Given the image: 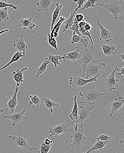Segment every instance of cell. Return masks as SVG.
Here are the masks:
<instances>
[{
    "label": "cell",
    "instance_id": "cell-1",
    "mask_svg": "<svg viewBox=\"0 0 124 153\" xmlns=\"http://www.w3.org/2000/svg\"><path fill=\"white\" fill-rule=\"evenodd\" d=\"M75 123L76 122L72 120H68L66 122L57 124L49 128V132L50 134L48 139L53 136L59 137V135L62 134H67L71 132L73 133L76 131Z\"/></svg>",
    "mask_w": 124,
    "mask_h": 153
},
{
    "label": "cell",
    "instance_id": "cell-4",
    "mask_svg": "<svg viewBox=\"0 0 124 153\" xmlns=\"http://www.w3.org/2000/svg\"><path fill=\"white\" fill-rule=\"evenodd\" d=\"M79 47L81 53V56L80 59L76 61V62L80 64L81 66L80 71H82L84 74L87 65L90 63H95L93 57V49L95 47L91 46L89 48H85L82 45H79Z\"/></svg>",
    "mask_w": 124,
    "mask_h": 153
},
{
    "label": "cell",
    "instance_id": "cell-36",
    "mask_svg": "<svg viewBox=\"0 0 124 153\" xmlns=\"http://www.w3.org/2000/svg\"><path fill=\"white\" fill-rule=\"evenodd\" d=\"M48 43L52 47L56 50H57V41H56L55 38H53L50 35V33H48Z\"/></svg>",
    "mask_w": 124,
    "mask_h": 153
},
{
    "label": "cell",
    "instance_id": "cell-37",
    "mask_svg": "<svg viewBox=\"0 0 124 153\" xmlns=\"http://www.w3.org/2000/svg\"><path fill=\"white\" fill-rule=\"evenodd\" d=\"M79 27L78 23L76 22V21H74V24H73L72 27L70 28L68 30H73L74 32L76 33V34L78 36H79V37H81L82 35H81V33L79 32Z\"/></svg>",
    "mask_w": 124,
    "mask_h": 153
},
{
    "label": "cell",
    "instance_id": "cell-31",
    "mask_svg": "<svg viewBox=\"0 0 124 153\" xmlns=\"http://www.w3.org/2000/svg\"><path fill=\"white\" fill-rule=\"evenodd\" d=\"M54 143H53L52 144L50 145H47L44 143V142L42 143H41L40 146H39L38 148V153H48L49 151L50 150L52 146L54 144Z\"/></svg>",
    "mask_w": 124,
    "mask_h": 153
},
{
    "label": "cell",
    "instance_id": "cell-34",
    "mask_svg": "<svg viewBox=\"0 0 124 153\" xmlns=\"http://www.w3.org/2000/svg\"><path fill=\"white\" fill-rule=\"evenodd\" d=\"M99 1L97 0H88V1H86L84 4V7L82 9V10H85V9H88V8L92 7L94 8L95 7V5H96V3H98Z\"/></svg>",
    "mask_w": 124,
    "mask_h": 153
},
{
    "label": "cell",
    "instance_id": "cell-40",
    "mask_svg": "<svg viewBox=\"0 0 124 153\" xmlns=\"http://www.w3.org/2000/svg\"><path fill=\"white\" fill-rule=\"evenodd\" d=\"M74 17V21H76L78 23H79L84 20V16L82 14H77L76 13Z\"/></svg>",
    "mask_w": 124,
    "mask_h": 153
},
{
    "label": "cell",
    "instance_id": "cell-14",
    "mask_svg": "<svg viewBox=\"0 0 124 153\" xmlns=\"http://www.w3.org/2000/svg\"><path fill=\"white\" fill-rule=\"evenodd\" d=\"M81 56V53L79 49V45L77 46H76L75 50L74 51L72 52L67 53L63 55L64 62H65L66 61L70 60V61L74 62V61H76L77 60L80 59Z\"/></svg>",
    "mask_w": 124,
    "mask_h": 153
},
{
    "label": "cell",
    "instance_id": "cell-2",
    "mask_svg": "<svg viewBox=\"0 0 124 153\" xmlns=\"http://www.w3.org/2000/svg\"><path fill=\"white\" fill-rule=\"evenodd\" d=\"M85 125L83 124L78 125L77 130L73 132L71 135L72 138V143L71 145V152L77 151L85 142L87 138L85 135V130L84 127Z\"/></svg>",
    "mask_w": 124,
    "mask_h": 153
},
{
    "label": "cell",
    "instance_id": "cell-42",
    "mask_svg": "<svg viewBox=\"0 0 124 153\" xmlns=\"http://www.w3.org/2000/svg\"><path fill=\"white\" fill-rule=\"evenodd\" d=\"M79 29H82L85 30L86 31H89H89L92 29V27H91V25L90 24L86 22L85 25L84 27L82 28Z\"/></svg>",
    "mask_w": 124,
    "mask_h": 153
},
{
    "label": "cell",
    "instance_id": "cell-15",
    "mask_svg": "<svg viewBox=\"0 0 124 153\" xmlns=\"http://www.w3.org/2000/svg\"><path fill=\"white\" fill-rule=\"evenodd\" d=\"M124 104V99L123 96H118L117 98H115L114 101L110 105L111 111L109 114V116L111 117L115 112L122 108Z\"/></svg>",
    "mask_w": 124,
    "mask_h": 153
},
{
    "label": "cell",
    "instance_id": "cell-13",
    "mask_svg": "<svg viewBox=\"0 0 124 153\" xmlns=\"http://www.w3.org/2000/svg\"><path fill=\"white\" fill-rule=\"evenodd\" d=\"M19 86H20V84L16 83L15 91V93L12 96V98H10L9 99V101H8L7 103L5 105V106H6V108H8L9 110H10L11 114H13V113H14L16 108L17 104H18L17 95Z\"/></svg>",
    "mask_w": 124,
    "mask_h": 153
},
{
    "label": "cell",
    "instance_id": "cell-48",
    "mask_svg": "<svg viewBox=\"0 0 124 153\" xmlns=\"http://www.w3.org/2000/svg\"><path fill=\"white\" fill-rule=\"evenodd\" d=\"M119 56H120V58L124 61V53L123 54H120Z\"/></svg>",
    "mask_w": 124,
    "mask_h": 153
},
{
    "label": "cell",
    "instance_id": "cell-32",
    "mask_svg": "<svg viewBox=\"0 0 124 153\" xmlns=\"http://www.w3.org/2000/svg\"><path fill=\"white\" fill-rule=\"evenodd\" d=\"M30 98V100L29 102V105H36L38 107H39L40 105L41 102V99L37 95H29Z\"/></svg>",
    "mask_w": 124,
    "mask_h": 153
},
{
    "label": "cell",
    "instance_id": "cell-46",
    "mask_svg": "<svg viewBox=\"0 0 124 153\" xmlns=\"http://www.w3.org/2000/svg\"><path fill=\"white\" fill-rule=\"evenodd\" d=\"M9 110L8 108H4V109H1V108H0V115L2 114L4 111H7V110Z\"/></svg>",
    "mask_w": 124,
    "mask_h": 153
},
{
    "label": "cell",
    "instance_id": "cell-21",
    "mask_svg": "<svg viewBox=\"0 0 124 153\" xmlns=\"http://www.w3.org/2000/svg\"><path fill=\"white\" fill-rule=\"evenodd\" d=\"M101 47L103 54L106 56L114 55L117 53V49L116 48L115 45L102 44Z\"/></svg>",
    "mask_w": 124,
    "mask_h": 153
},
{
    "label": "cell",
    "instance_id": "cell-30",
    "mask_svg": "<svg viewBox=\"0 0 124 153\" xmlns=\"http://www.w3.org/2000/svg\"><path fill=\"white\" fill-rule=\"evenodd\" d=\"M47 57L50 63H52L54 65L55 67H57L58 65H61V63L59 62V61L63 59V56L53 54H48Z\"/></svg>",
    "mask_w": 124,
    "mask_h": 153
},
{
    "label": "cell",
    "instance_id": "cell-28",
    "mask_svg": "<svg viewBox=\"0 0 124 153\" xmlns=\"http://www.w3.org/2000/svg\"><path fill=\"white\" fill-rule=\"evenodd\" d=\"M63 7V4H59L58 3L56 4V8L54 9L52 14V20L51 25V31L53 29L55 21L59 16V13Z\"/></svg>",
    "mask_w": 124,
    "mask_h": 153
},
{
    "label": "cell",
    "instance_id": "cell-39",
    "mask_svg": "<svg viewBox=\"0 0 124 153\" xmlns=\"http://www.w3.org/2000/svg\"><path fill=\"white\" fill-rule=\"evenodd\" d=\"M79 32L81 33V35L84 36H88L90 38V39L91 42V46H93V42L91 37V33L89 31H86L85 30L82 29H79Z\"/></svg>",
    "mask_w": 124,
    "mask_h": 153
},
{
    "label": "cell",
    "instance_id": "cell-19",
    "mask_svg": "<svg viewBox=\"0 0 124 153\" xmlns=\"http://www.w3.org/2000/svg\"><path fill=\"white\" fill-rule=\"evenodd\" d=\"M111 140L108 141L98 140L91 148H89L87 152L83 153H93L94 152L101 151L104 147L111 142Z\"/></svg>",
    "mask_w": 124,
    "mask_h": 153
},
{
    "label": "cell",
    "instance_id": "cell-26",
    "mask_svg": "<svg viewBox=\"0 0 124 153\" xmlns=\"http://www.w3.org/2000/svg\"><path fill=\"white\" fill-rule=\"evenodd\" d=\"M65 19L64 17L61 16L60 17L59 21L55 25L53 28V29L51 31H50L51 34H50V36L53 38H57L58 35V32L60 30V27L62 25V23L64 22L65 20Z\"/></svg>",
    "mask_w": 124,
    "mask_h": 153
},
{
    "label": "cell",
    "instance_id": "cell-27",
    "mask_svg": "<svg viewBox=\"0 0 124 153\" xmlns=\"http://www.w3.org/2000/svg\"><path fill=\"white\" fill-rule=\"evenodd\" d=\"M43 100L45 104V108L49 109L51 113H53V108H57L60 106L59 103L54 102L48 98H43Z\"/></svg>",
    "mask_w": 124,
    "mask_h": 153
},
{
    "label": "cell",
    "instance_id": "cell-17",
    "mask_svg": "<svg viewBox=\"0 0 124 153\" xmlns=\"http://www.w3.org/2000/svg\"><path fill=\"white\" fill-rule=\"evenodd\" d=\"M13 46L18 51H17L23 53L25 54L26 51L28 46L25 42L23 34L20 35L19 39L16 40L15 42L13 44Z\"/></svg>",
    "mask_w": 124,
    "mask_h": 153
},
{
    "label": "cell",
    "instance_id": "cell-29",
    "mask_svg": "<svg viewBox=\"0 0 124 153\" xmlns=\"http://www.w3.org/2000/svg\"><path fill=\"white\" fill-rule=\"evenodd\" d=\"M50 63V62L49 61L48 57H46L45 60H44V62L40 65L39 68H38L36 73V78L38 77L39 76H40L41 74H43L44 72H46L48 65Z\"/></svg>",
    "mask_w": 124,
    "mask_h": 153
},
{
    "label": "cell",
    "instance_id": "cell-43",
    "mask_svg": "<svg viewBox=\"0 0 124 153\" xmlns=\"http://www.w3.org/2000/svg\"><path fill=\"white\" fill-rule=\"evenodd\" d=\"M54 142H55V140H54L53 138L52 140H49V139L47 138L45 139V140H44V141L43 142H44V143H45V144L47 145H50L52 144V143H53Z\"/></svg>",
    "mask_w": 124,
    "mask_h": 153
},
{
    "label": "cell",
    "instance_id": "cell-50",
    "mask_svg": "<svg viewBox=\"0 0 124 153\" xmlns=\"http://www.w3.org/2000/svg\"></svg>",
    "mask_w": 124,
    "mask_h": 153
},
{
    "label": "cell",
    "instance_id": "cell-16",
    "mask_svg": "<svg viewBox=\"0 0 124 153\" xmlns=\"http://www.w3.org/2000/svg\"><path fill=\"white\" fill-rule=\"evenodd\" d=\"M77 96L75 95L72 101H74V105L72 113L69 115V117L71 119V120L76 122L75 131L77 130V127L78 126V105L77 102Z\"/></svg>",
    "mask_w": 124,
    "mask_h": 153
},
{
    "label": "cell",
    "instance_id": "cell-12",
    "mask_svg": "<svg viewBox=\"0 0 124 153\" xmlns=\"http://www.w3.org/2000/svg\"><path fill=\"white\" fill-rule=\"evenodd\" d=\"M94 25L97 26L100 30V38L99 40H104L107 43H109L112 40V34L110 30H107L102 25L99 21V19H97Z\"/></svg>",
    "mask_w": 124,
    "mask_h": 153
},
{
    "label": "cell",
    "instance_id": "cell-6",
    "mask_svg": "<svg viewBox=\"0 0 124 153\" xmlns=\"http://www.w3.org/2000/svg\"><path fill=\"white\" fill-rule=\"evenodd\" d=\"M106 65L105 63H101L96 65L95 63H90L87 65L83 75L86 79H89L90 77L93 78L97 75L104 73V69Z\"/></svg>",
    "mask_w": 124,
    "mask_h": 153
},
{
    "label": "cell",
    "instance_id": "cell-23",
    "mask_svg": "<svg viewBox=\"0 0 124 153\" xmlns=\"http://www.w3.org/2000/svg\"><path fill=\"white\" fill-rule=\"evenodd\" d=\"M68 38L71 43L74 45H75V43L80 42L83 47L85 48L88 47V40L87 39L82 38L81 37H79L77 35L76 32H73L72 39H70V38Z\"/></svg>",
    "mask_w": 124,
    "mask_h": 153
},
{
    "label": "cell",
    "instance_id": "cell-45",
    "mask_svg": "<svg viewBox=\"0 0 124 153\" xmlns=\"http://www.w3.org/2000/svg\"><path fill=\"white\" fill-rule=\"evenodd\" d=\"M118 20L119 21H122L124 23V14H123L122 15L120 16H118Z\"/></svg>",
    "mask_w": 124,
    "mask_h": 153
},
{
    "label": "cell",
    "instance_id": "cell-49",
    "mask_svg": "<svg viewBox=\"0 0 124 153\" xmlns=\"http://www.w3.org/2000/svg\"><path fill=\"white\" fill-rule=\"evenodd\" d=\"M120 143L121 144H124V138L120 140Z\"/></svg>",
    "mask_w": 124,
    "mask_h": 153
},
{
    "label": "cell",
    "instance_id": "cell-10",
    "mask_svg": "<svg viewBox=\"0 0 124 153\" xmlns=\"http://www.w3.org/2000/svg\"><path fill=\"white\" fill-rule=\"evenodd\" d=\"M25 110L23 111H19L18 112L13 113L9 115L4 116V118H7L10 119L12 121V127L19 125L23 121H25L27 119V117L25 116Z\"/></svg>",
    "mask_w": 124,
    "mask_h": 153
},
{
    "label": "cell",
    "instance_id": "cell-20",
    "mask_svg": "<svg viewBox=\"0 0 124 153\" xmlns=\"http://www.w3.org/2000/svg\"><path fill=\"white\" fill-rule=\"evenodd\" d=\"M18 27H21L24 30H26L27 28L32 30L36 27V25L32 22V18L23 19H20L18 22Z\"/></svg>",
    "mask_w": 124,
    "mask_h": 153
},
{
    "label": "cell",
    "instance_id": "cell-33",
    "mask_svg": "<svg viewBox=\"0 0 124 153\" xmlns=\"http://www.w3.org/2000/svg\"><path fill=\"white\" fill-rule=\"evenodd\" d=\"M8 10L7 8L0 9V21H7L10 19Z\"/></svg>",
    "mask_w": 124,
    "mask_h": 153
},
{
    "label": "cell",
    "instance_id": "cell-24",
    "mask_svg": "<svg viewBox=\"0 0 124 153\" xmlns=\"http://www.w3.org/2000/svg\"><path fill=\"white\" fill-rule=\"evenodd\" d=\"M76 12V11L75 10L71 14V15L68 18H67V19H65L64 22H63L62 29L63 32H64V33L66 32L67 30L69 29L70 28L72 27L74 23V17L75 15Z\"/></svg>",
    "mask_w": 124,
    "mask_h": 153
},
{
    "label": "cell",
    "instance_id": "cell-44",
    "mask_svg": "<svg viewBox=\"0 0 124 153\" xmlns=\"http://www.w3.org/2000/svg\"><path fill=\"white\" fill-rule=\"evenodd\" d=\"M117 70L119 72L118 74L119 76H124V66L122 69H118L117 68Z\"/></svg>",
    "mask_w": 124,
    "mask_h": 153
},
{
    "label": "cell",
    "instance_id": "cell-3",
    "mask_svg": "<svg viewBox=\"0 0 124 153\" xmlns=\"http://www.w3.org/2000/svg\"><path fill=\"white\" fill-rule=\"evenodd\" d=\"M106 95H109V94L108 93H104L100 92L93 89L85 91L84 92H80L79 94V95L81 97V101L78 102V103L80 104L90 103L96 104L97 102L102 99V96Z\"/></svg>",
    "mask_w": 124,
    "mask_h": 153
},
{
    "label": "cell",
    "instance_id": "cell-22",
    "mask_svg": "<svg viewBox=\"0 0 124 153\" xmlns=\"http://www.w3.org/2000/svg\"><path fill=\"white\" fill-rule=\"evenodd\" d=\"M52 4V0H41L39 2L37 3L38 12L45 11L47 12L50 9Z\"/></svg>",
    "mask_w": 124,
    "mask_h": 153
},
{
    "label": "cell",
    "instance_id": "cell-25",
    "mask_svg": "<svg viewBox=\"0 0 124 153\" xmlns=\"http://www.w3.org/2000/svg\"><path fill=\"white\" fill-rule=\"evenodd\" d=\"M25 54H24L23 53L19 52V51L16 52L13 55V57H12V59L10 60V62H9V63H7L4 66L0 68V71H1V70L5 69V68L8 67L9 66H10L11 64L17 62V61H19V59H21V58L25 57Z\"/></svg>",
    "mask_w": 124,
    "mask_h": 153
},
{
    "label": "cell",
    "instance_id": "cell-9",
    "mask_svg": "<svg viewBox=\"0 0 124 153\" xmlns=\"http://www.w3.org/2000/svg\"><path fill=\"white\" fill-rule=\"evenodd\" d=\"M99 75V74L96 76L88 79H84L80 76L70 77L69 78V83L70 85L75 88L83 87L88 83L97 81V78Z\"/></svg>",
    "mask_w": 124,
    "mask_h": 153
},
{
    "label": "cell",
    "instance_id": "cell-41",
    "mask_svg": "<svg viewBox=\"0 0 124 153\" xmlns=\"http://www.w3.org/2000/svg\"><path fill=\"white\" fill-rule=\"evenodd\" d=\"M86 1L85 0H76V1L75 0V1H74V2H76L77 3L78 5V7L75 9L76 11L77 12L79 9H80L82 7V6H83L84 3Z\"/></svg>",
    "mask_w": 124,
    "mask_h": 153
},
{
    "label": "cell",
    "instance_id": "cell-11",
    "mask_svg": "<svg viewBox=\"0 0 124 153\" xmlns=\"http://www.w3.org/2000/svg\"><path fill=\"white\" fill-rule=\"evenodd\" d=\"M117 66L114 71L111 72L110 75L106 78L105 79V88L107 90V92L110 91H112L115 90L118 86L119 80L115 77V73L116 72Z\"/></svg>",
    "mask_w": 124,
    "mask_h": 153
},
{
    "label": "cell",
    "instance_id": "cell-38",
    "mask_svg": "<svg viewBox=\"0 0 124 153\" xmlns=\"http://www.w3.org/2000/svg\"><path fill=\"white\" fill-rule=\"evenodd\" d=\"M96 139L97 141H108L111 140L112 137L108 136V135H105V134H101V135H99L98 137H97Z\"/></svg>",
    "mask_w": 124,
    "mask_h": 153
},
{
    "label": "cell",
    "instance_id": "cell-5",
    "mask_svg": "<svg viewBox=\"0 0 124 153\" xmlns=\"http://www.w3.org/2000/svg\"><path fill=\"white\" fill-rule=\"evenodd\" d=\"M8 138L16 146L25 152H31L33 150H38V148L31 147L27 143L26 136L22 133L21 131H19L16 135H9Z\"/></svg>",
    "mask_w": 124,
    "mask_h": 153
},
{
    "label": "cell",
    "instance_id": "cell-18",
    "mask_svg": "<svg viewBox=\"0 0 124 153\" xmlns=\"http://www.w3.org/2000/svg\"><path fill=\"white\" fill-rule=\"evenodd\" d=\"M27 69H28L27 67H25L23 68H18L16 71L11 69L12 72H13V75L12 76V78L14 79L16 83L20 84L22 82H24L25 80L23 77V73H24V71H26Z\"/></svg>",
    "mask_w": 124,
    "mask_h": 153
},
{
    "label": "cell",
    "instance_id": "cell-47",
    "mask_svg": "<svg viewBox=\"0 0 124 153\" xmlns=\"http://www.w3.org/2000/svg\"><path fill=\"white\" fill-rule=\"evenodd\" d=\"M9 29H5L4 30H2L0 31V36H1V34H3V33H5V32H7L9 31Z\"/></svg>",
    "mask_w": 124,
    "mask_h": 153
},
{
    "label": "cell",
    "instance_id": "cell-35",
    "mask_svg": "<svg viewBox=\"0 0 124 153\" xmlns=\"http://www.w3.org/2000/svg\"><path fill=\"white\" fill-rule=\"evenodd\" d=\"M10 7L11 8L10 11H13V10H17L18 8L15 5H14L13 4L7 3V1L4 2L3 1H0V9H4V8Z\"/></svg>",
    "mask_w": 124,
    "mask_h": 153
},
{
    "label": "cell",
    "instance_id": "cell-8",
    "mask_svg": "<svg viewBox=\"0 0 124 153\" xmlns=\"http://www.w3.org/2000/svg\"><path fill=\"white\" fill-rule=\"evenodd\" d=\"M97 106L96 104L92 103L87 104L85 107L78 106V124H83L87 120L90 115L91 111Z\"/></svg>",
    "mask_w": 124,
    "mask_h": 153
},
{
    "label": "cell",
    "instance_id": "cell-7",
    "mask_svg": "<svg viewBox=\"0 0 124 153\" xmlns=\"http://www.w3.org/2000/svg\"><path fill=\"white\" fill-rule=\"evenodd\" d=\"M96 5H99L101 7L107 10L113 16L114 21L117 20L119 24H121L117 18L119 15H122L124 14V6L120 5V3L118 1H115L107 4H105L104 3L101 4L98 3L96 4Z\"/></svg>",
    "mask_w": 124,
    "mask_h": 153
}]
</instances>
